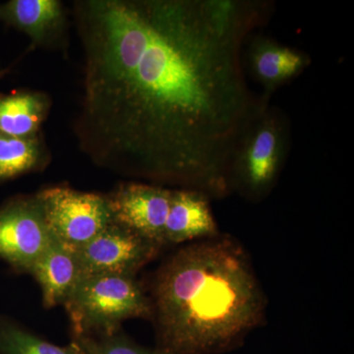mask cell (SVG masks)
<instances>
[{"label":"cell","mask_w":354,"mask_h":354,"mask_svg":"<svg viewBox=\"0 0 354 354\" xmlns=\"http://www.w3.org/2000/svg\"><path fill=\"white\" fill-rule=\"evenodd\" d=\"M266 0H77L83 93L74 132L102 169L223 198L232 156L272 97L244 71Z\"/></svg>","instance_id":"6da1fadb"},{"label":"cell","mask_w":354,"mask_h":354,"mask_svg":"<svg viewBox=\"0 0 354 354\" xmlns=\"http://www.w3.org/2000/svg\"><path fill=\"white\" fill-rule=\"evenodd\" d=\"M158 351L218 354L241 346L264 320L265 297L239 242L215 236L183 247L153 279Z\"/></svg>","instance_id":"7a4b0ae2"},{"label":"cell","mask_w":354,"mask_h":354,"mask_svg":"<svg viewBox=\"0 0 354 354\" xmlns=\"http://www.w3.org/2000/svg\"><path fill=\"white\" fill-rule=\"evenodd\" d=\"M65 308L74 337L109 335L132 318H152V305L134 276L94 274L82 277L70 293Z\"/></svg>","instance_id":"3957f363"},{"label":"cell","mask_w":354,"mask_h":354,"mask_svg":"<svg viewBox=\"0 0 354 354\" xmlns=\"http://www.w3.org/2000/svg\"><path fill=\"white\" fill-rule=\"evenodd\" d=\"M290 149V122L270 104L242 135L230 167V191L259 201L271 192Z\"/></svg>","instance_id":"277c9868"},{"label":"cell","mask_w":354,"mask_h":354,"mask_svg":"<svg viewBox=\"0 0 354 354\" xmlns=\"http://www.w3.org/2000/svg\"><path fill=\"white\" fill-rule=\"evenodd\" d=\"M37 196L51 235L74 250L113 221L106 195L55 186L41 190Z\"/></svg>","instance_id":"5b68a950"},{"label":"cell","mask_w":354,"mask_h":354,"mask_svg":"<svg viewBox=\"0 0 354 354\" xmlns=\"http://www.w3.org/2000/svg\"><path fill=\"white\" fill-rule=\"evenodd\" d=\"M53 239L37 194L11 198L0 207V259L15 271L30 272Z\"/></svg>","instance_id":"8992f818"},{"label":"cell","mask_w":354,"mask_h":354,"mask_svg":"<svg viewBox=\"0 0 354 354\" xmlns=\"http://www.w3.org/2000/svg\"><path fill=\"white\" fill-rule=\"evenodd\" d=\"M162 248L113 221L85 245L75 249L82 277L94 274L134 276Z\"/></svg>","instance_id":"52a82bcc"},{"label":"cell","mask_w":354,"mask_h":354,"mask_svg":"<svg viewBox=\"0 0 354 354\" xmlns=\"http://www.w3.org/2000/svg\"><path fill=\"white\" fill-rule=\"evenodd\" d=\"M171 192L157 184L129 181L106 197L114 223L162 247Z\"/></svg>","instance_id":"ba28073f"},{"label":"cell","mask_w":354,"mask_h":354,"mask_svg":"<svg viewBox=\"0 0 354 354\" xmlns=\"http://www.w3.org/2000/svg\"><path fill=\"white\" fill-rule=\"evenodd\" d=\"M243 51L251 76L261 88L262 94H272L308 68L312 60L304 50L291 48L262 35H251Z\"/></svg>","instance_id":"9c48e42d"},{"label":"cell","mask_w":354,"mask_h":354,"mask_svg":"<svg viewBox=\"0 0 354 354\" xmlns=\"http://www.w3.org/2000/svg\"><path fill=\"white\" fill-rule=\"evenodd\" d=\"M0 21L24 32L34 46L59 43L66 29V13L58 0H10L0 4Z\"/></svg>","instance_id":"30bf717a"},{"label":"cell","mask_w":354,"mask_h":354,"mask_svg":"<svg viewBox=\"0 0 354 354\" xmlns=\"http://www.w3.org/2000/svg\"><path fill=\"white\" fill-rule=\"evenodd\" d=\"M218 230L209 197L200 191L172 189L165 227V245L218 236Z\"/></svg>","instance_id":"8fae6325"},{"label":"cell","mask_w":354,"mask_h":354,"mask_svg":"<svg viewBox=\"0 0 354 354\" xmlns=\"http://www.w3.org/2000/svg\"><path fill=\"white\" fill-rule=\"evenodd\" d=\"M30 274L41 286L44 305L48 308L64 304L82 278L75 250L55 237L32 265Z\"/></svg>","instance_id":"7c38bea8"},{"label":"cell","mask_w":354,"mask_h":354,"mask_svg":"<svg viewBox=\"0 0 354 354\" xmlns=\"http://www.w3.org/2000/svg\"><path fill=\"white\" fill-rule=\"evenodd\" d=\"M50 108V97L39 91L0 94V133L22 138L37 136Z\"/></svg>","instance_id":"4fadbf2b"},{"label":"cell","mask_w":354,"mask_h":354,"mask_svg":"<svg viewBox=\"0 0 354 354\" xmlns=\"http://www.w3.org/2000/svg\"><path fill=\"white\" fill-rule=\"evenodd\" d=\"M50 160L41 133L25 138L0 133V184L41 171Z\"/></svg>","instance_id":"5bb4252c"},{"label":"cell","mask_w":354,"mask_h":354,"mask_svg":"<svg viewBox=\"0 0 354 354\" xmlns=\"http://www.w3.org/2000/svg\"><path fill=\"white\" fill-rule=\"evenodd\" d=\"M0 354H84L75 342L58 346L0 315Z\"/></svg>","instance_id":"9a60e30c"},{"label":"cell","mask_w":354,"mask_h":354,"mask_svg":"<svg viewBox=\"0 0 354 354\" xmlns=\"http://www.w3.org/2000/svg\"><path fill=\"white\" fill-rule=\"evenodd\" d=\"M84 354H165L139 346L120 332L109 335H78L73 337Z\"/></svg>","instance_id":"2e32d148"},{"label":"cell","mask_w":354,"mask_h":354,"mask_svg":"<svg viewBox=\"0 0 354 354\" xmlns=\"http://www.w3.org/2000/svg\"><path fill=\"white\" fill-rule=\"evenodd\" d=\"M8 72V69L0 70V79L2 78Z\"/></svg>","instance_id":"e0dca14e"}]
</instances>
